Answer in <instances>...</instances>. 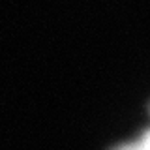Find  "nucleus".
I'll return each mask as SVG.
<instances>
[{"instance_id": "nucleus-1", "label": "nucleus", "mask_w": 150, "mask_h": 150, "mask_svg": "<svg viewBox=\"0 0 150 150\" xmlns=\"http://www.w3.org/2000/svg\"><path fill=\"white\" fill-rule=\"evenodd\" d=\"M115 150H150V131H146L141 139L128 143V144H120Z\"/></svg>"}]
</instances>
